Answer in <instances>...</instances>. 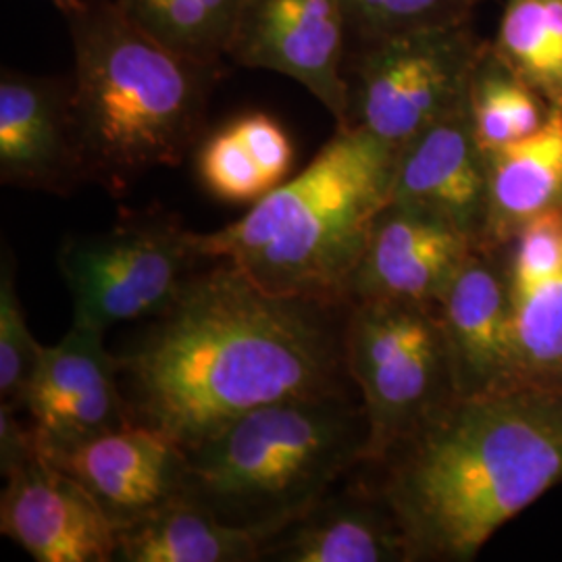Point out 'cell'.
<instances>
[{"mask_svg": "<svg viewBox=\"0 0 562 562\" xmlns=\"http://www.w3.org/2000/svg\"><path fill=\"white\" fill-rule=\"evenodd\" d=\"M457 396L515 385L513 311L501 252L477 248L434 304Z\"/></svg>", "mask_w": 562, "mask_h": 562, "instance_id": "15", "label": "cell"}, {"mask_svg": "<svg viewBox=\"0 0 562 562\" xmlns=\"http://www.w3.org/2000/svg\"><path fill=\"white\" fill-rule=\"evenodd\" d=\"M121 11L178 55L220 65L248 0H115Z\"/></svg>", "mask_w": 562, "mask_h": 562, "instance_id": "22", "label": "cell"}, {"mask_svg": "<svg viewBox=\"0 0 562 562\" xmlns=\"http://www.w3.org/2000/svg\"><path fill=\"white\" fill-rule=\"evenodd\" d=\"M498 252L513 311L515 385L562 394V209Z\"/></svg>", "mask_w": 562, "mask_h": 562, "instance_id": "16", "label": "cell"}, {"mask_svg": "<svg viewBox=\"0 0 562 562\" xmlns=\"http://www.w3.org/2000/svg\"><path fill=\"white\" fill-rule=\"evenodd\" d=\"M199 176L215 199L229 204H255L276 190L257 153L241 138L234 123L202 144Z\"/></svg>", "mask_w": 562, "mask_h": 562, "instance_id": "25", "label": "cell"}, {"mask_svg": "<svg viewBox=\"0 0 562 562\" xmlns=\"http://www.w3.org/2000/svg\"><path fill=\"white\" fill-rule=\"evenodd\" d=\"M492 50L562 109V0H506Z\"/></svg>", "mask_w": 562, "mask_h": 562, "instance_id": "23", "label": "cell"}, {"mask_svg": "<svg viewBox=\"0 0 562 562\" xmlns=\"http://www.w3.org/2000/svg\"><path fill=\"white\" fill-rule=\"evenodd\" d=\"M485 44L473 23L352 44L338 127H362L401 148L467 101Z\"/></svg>", "mask_w": 562, "mask_h": 562, "instance_id": "8", "label": "cell"}, {"mask_svg": "<svg viewBox=\"0 0 562 562\" xmlns=\"http://www.w3.org/2000/svg\"><path fill=\"white\" fill-rule=\"evenodd\" d=\"M42 344L30 331L25 308L18 294L15 259L7 246L0 265V398L20 408L38 361Z\"/></svg>", "mask_w": 562, "mask_h": 562, "instance_id": "26", "label": "cell"}, {"mask_svg": "<svg viewBox=\"0 0 562 562\" xmlns=\"http://www.w3.org/2000/svg\"><path fill=\"white\" fill-rule=\"evenodd\" d=\"M375 467L413 562L473 561L562 485V394L510 385L454 396Z\"/></svg>", "mask_w": 562, "mask_h": 562, "instance_id": "2", "label": "cell"}, {"mask_svg": "<svg viewBox=\"0 0 562 562\" xmlns=\"http://www.w3.org/2000/svg\"><path fill=\"white\" fill-rule=\"evenodd\" d=\"M346 369L367 419L364 464L375 467L457 396L436 306L355 302L346 323Z\"/></svg>", "mask_w": 562, "mask_h": 562, "instance_id": "6", "label": "cell"}, {"mask_svg": "<svg viewBox=\"0 0 562 562\" xmlns=\"http://www.w3.org/2000/svg\"><path fill=\"white\" fill-rule=\"evenodd\" d=\"M390 202L442 217L480 248L487 213V157L473 134L467 101L402 144Z\"/></svg>", "mask_w": 562, "mask_h": 562, "instance_id": "17", "label": "cell"}, {"mask_svg": "<svg viewBox=\"0 0 562 562\" xmlns=\"http://www.w3.org/2000/svg\"><path fill=\"white\" fill-rule=\"evenodd\" d=\"M81 483L117 527L186 496L188 452L169 434L127 423L48 459Z\"/></svg>", "mask_w": 562, "mask_h": 562, "instance_id": "12", "label": "cell"}, {"mask_svg": "<svg viewBox=\"0 0 562 562\" xmlns=\"http://www.w3.org/2000/svg\"><path fill=\"white\" fill-rule=\"evenodd\" d=\"M262 561L413 562L411 546L378 485L323 496L261 546Z\"/></svg>", "mask_w": 562, "mask_h": 562, "instance_id": "18", "label": "cell"}, {"mask_svg": "<svg viewBox=\"0 0 562 562\" xmlns=\"http://www.w3.org/2000/svg\"><path fill=\"white\" fill-rule=\"evenodd\" d=\"M261 546L257 536L225 525L183 496L121 527L115 561L255 562L262 561Z\"/></svg>", "mask_w": 562, "mask_h": 562, "instance_id": "20", "label": "cell"}, {"mask_svg": "<svg viewBox=\"0 0 562 562\" xmlns=\"http://www.w3.org/2000/svg\"><path fill=\"white\" fill-rule=\"evenodd\" d=\"M475 250V240L442 217L390 202L371 227L350 281V302L434 306Z\"/></svg>", "mask_w": 562, "mask_h": 562, "instance_id": "13", "label": "cell"}, {"mask_svg": "<svg viewBox=\"0 0 562 562\" xmlns=\"http://www.w3.org/2000/svg\"><path fill=\"white\" fill-rule=\"evenodd\" d=\"M102 338V329L71 323L59 344L42 346L20 408L27 411L46 459L134 423L121 392L120 357L104 348Z\"/></svg>", "mask_w": 562, "mask_h": 562, "instance_id": "9", "label": "cell"}, {"mask_svg": "<svg viewBox=\"0 0 562 562\" xmlns=\"http://www.w3.org/2000/svg\"><path fill=\"white\" fill-rule=\"evenodd\" d=\"M0 180L50 194H69L88 180L74 130L71 83L2 71Z\"/></svg>", "mask_w": 562, "mask_h": 562, "instance_id": "14", "label": "cell"}, {"mask_svg": "<svg viewBox=\"0 0 562 562\" xmlns=\"http://www.w3.org/2000/svg\"><path fill=\"white\" fill-rule=\"evenodd\" d=\"M55 2H57V4H59L60 9H63V11H67V9H69V7H74V4H76V2H78V0H55Z\"/></svg>", "mask_w": 562, "mask_h": 562, "instance_id": "28", "label": "cell"}, {"mask_svg": "<svg viewBox=\"0 0 562 562\" xmlns=\"http://www.w3.org/2000/svg\"><path fill=\"white\" fill-rule=\"evenodd\" d=\"M348 41L341 0H248L227 57L299 81L341 125Z\"/></svg>", "mask_w": 562, "mask_h": 562, "instance_id": "10", "label": "cell"}, {"mask_svg": "<svg viewBox=\"0 0 562 562\" xmlns=\"http://www.w3.org/2000/svg\"><path fill=\"white\" fill-rule=\"evenodd\" d=\"M352 44L473 23L480 0H341Z\"/></svg>", "mask_w": 562, "mask_h": 562, "instance_id": "24", "label": "cell"}, {"mask_svg": "<svg viewBox=\"0 0 562 562\" xmlns=\"http://www.w3.org/2000/svg\"><path fill=\"white\" fill-rule=\"evenodd\" d=\"M398 148L362 127H338L299 176L238 220L194 232L202 259L232 261L261 288L334 304L350 281L378 215L390 204Z\"/></svg>", "mask_w": 562, "mask_h": 562, "instance_id": "4", "label": "cell"}, {"mask_svg": "<svg viewBox=\"0 0 562 562\" xmlns=\"http://www.w3.org/2000/svg\"><path fill=\"white\" fill-rule=\"evenodd\" d=\"M467 106L485 157L536 134L552 113L542 94L510 69L490 42L471 76Z\"/></svg>", "mask_w": 562, "mask_h": 562, "instance_id": "21", "label": "cell"}, {"mask_svg": "<svg viewBox=\"0 0 562 562\" xmlns=\"http://www.w3.org/2000/svg\"><path fill=\"white\" fill-rule=\"evenodd\" d=\"M350 306L269 292L220 259L120 355L134 422L188 450L248 411L344 392Z\"/></svg>", "mask_w": 562, "mask_h": 562, "instance_id": "1", "label": "cell"}, {"mask_svg": "<svg viewBox=\"0 0 562 562\" xmlns=\"http://www.w3.org/2000/svg\"><path fill=\"white\" fill-rule=\"evenodd\" d=\"M15 411L11 404L0 402V469L4 477L41 452L32 425H21Z\"/></svg>", "mask_w": 562, "mask_h": 562, "instance_id": "27", "label": "cell"}, {"mask_svg": "<svg viewBox=\"0 0 562 562\" xmlns=\"http://www.w3.org/2000/svg\"><path fill=\"white\" fill-rule=\"evenodd\" d=\"M367 436L348 390L267 404L186 450V498L265 542L364 464Z\"/></svg>", "mask_w": 562, "mask_h": 562, "instance_id": "5", "label": "cell"}, {"mask_svg": "<svg viewBox=\"0 0 562 562\" xmlns=\"http://www.w3.org/2000/svg\"><path fill=\"white\" fill-rule=\"evenodd\" d=\"M76 74L71 115L88 180L123 194L157 167L183 161L201 134L220 65L178 55L115 0L67 11Z\"/></svg>", "mask_w": 562, "mask_h": 562, "instance_id": "3", "label": "cell"}, {"mask_svg": "<svg viewBox=\"0 0 562 562\" xmlns=\"http://www.w3.org/2000/svg\"><path fill=\"white\" fill-rule=\"evenodd\" d=\"M194 232L165 213L127 215L113 227L60 244V276L74 301V323L106 331L117 323L161 317L192 280Z\"/></svg>", "mask_w": 562, "mask_h": 562, "instance_id": "7", "label": "cell"}, {"mask_svg": "<svg viewBox=\"0 0 562 562\" xmlns=\"http://www.w3.org/2000/svg\"><path fill=\"white\" fill-rule=\"evenodd\" d=\"M562 209V109L542 127L487 155V213L480 248L496 252L546 213Z\"/></svg>", "mask_w": 562, "mask_h": 562, "instance_id": "19", "label": "cell"}, {"mask_svg": "<svg viewBox=\"0 0 562 562\" xmlns=\"http://www.w3.org/2000/svg\"><path fill=\"white\" fill-rule=\"evenodd\" d=\"M0 531L38 562H111L120 527L41 452L7 475Z\"/></svg>", "mask_w": 562, "mask_h": 562, "instance_id": "11", "label": "cell"}]
</instances>
